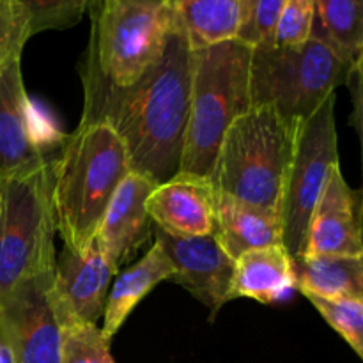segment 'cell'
Returning a JSON list of instances; mask_svg holds the SVG:
<instances>
[{
    "label": "cell",
    "instance_id": "cell-1",
    "mask_svg": "<svg viewBox=\"0 0 363 363\" xmlns=\"http://www.w3.org/2000/svg\"><path fill=\"white\" fill-rule=\"evenodd\" d=\"M85 123H105L126 149L131 172L162 184L179 172L190 110L194 48L174 20L158 62L135 84L113 87L82 66Z\"/></svg>",
    "mask_w": 363,
    "mask_h": 363
},
{
    "label": "cell",
    "instance_id": "cell-2",
    "mask_svg": "<svg viewBox=\"0 0 363 363\" xmlns=\"http://www.w3.org/2000/svg\"><path fill=\"white\" fill-rule=\"evenodd\" d=\"M130 172L126 149L108 124L80 121L64 138L52 165V202L67 250H84L94 240L117 186Z\"/></svg>",
    "mask_w": 363,
    "mask_h": 363
},
{
    "label": "cell",
    "instance_id": "cell-3",
    "mask_svg": "<svg viewBox=\"0 0 363 363\" xmlns=\"http://www.w3.org/2000/svg\"><path fill=\"white\" fill-rule=\"evenodd\" d=\"M303 121H289L273 106H252L220 144L211 183L216 194L282 216L287 174Z\"/></svg>",
    "mask_w": 363,
    "mask_h": 363
},
{
    "label": "cell",
    "instance_id": "cell-4",
    "mask_svg": "<svg viewBox=\"0 0 363 363\" xmlns=\"http://www.w3.org/2000/svg\"><path fill=\"white\" fill-rule=\"evenodd\" d=\"M252 48L238 39L194 50L190 110L177 174L211 179L227 128L250 103Z\"/></svg>",
    "mask_w": 363,
    "mask_h": 363
},
{
    "label": "cell",
    "instance_id": "cell-5",
    "mask_svg": "<svg viewBox=\"0 0 363 363\" xmlns=\"http://www.w3.org/2000/svg\"><path fill=\"white\" fill-rule=\"evenodd\" d=\"M351 66L314 28L301 45H259L250 57V103L273 106L289 121H307L346 84Z\"/></svg>",
    "mask_w": 363,
    "mask_h": 363
},
{
    "label": "cell",
    "instance_id": "cell-6",
    "mask_svg": "<svg viewBox=\"0 0 363 363\" xmlns=\"http://www.w3.org/2000/svg\"><path fill=\"white\" fill-rule=\"evenodd\" d=\"M53 158L0 177V301L21 282L55 268Z\"/></svg>",
    "mask_w": 363,
    "mask_h": 363
},
{
    "label": "cell",
    "instance_id": "cell-7",
    "mask_svg": "<svg viewBox=\"0 0 363 363\" xmlns=\"http://www.w3.org/2000/svg\"><path fill=\"white\" fill-rule=\"evenodd\" d=\"M89 14L84 66L113 87L135 84L158 62L176 20L170 0H103Z\"/></svg>",
    "mask_w": 363,
    "mask_h": 363
},
{
    "label": "cell",
    "instance_id": "cell-8",
    "mask_svg": "<svg viewBox=\"0 0 363 363\" xmlns=\"http://www.w3.org/2000/svg\"><path fill=\"white\" fill-rule=\"evenodd\" d=\"M335 101V94L330 96L314 116L301 123L298 135L282 201V245L291 259L303 254L312 213L330 169L339 165Z\"/></svg>",
    "mask_w": 363,
    "mask_h": 363
},
{
    "label": "cell",
    "instance_id": "cell-9",
    "mask_svg": "<svg viewBox=\"0 0 363 363\" xmlns=\"http://www.w3.org/2000/svg\"><path fill=\"white\" fill-rule=\"evenodd\" d=\"M52 273L14 287L0 301V325L14 363H60V326L50 300Z\"/></svg>",
    "mask_w": 363,
    "mask_h": 363
},
{
    "label": "cell",
    "instance_id": "cell-10",
    "mask_svg": "<svg viewBox=\"0 0 363 363\" xmlns=\"http://www.w3.org/2000/svg\"><path fill=\"white\" fill-rule=\"evenodd\" d=\"M117 269L103 252L98 240L84 250H67L55 259L50 300L59 326L73 323H98L103 318L106 296Z\"/></svg>",
    "mask_w": 363,
    "mask_h": 363
},
{
    "label": "cell",
    "instance_id": "cell-11",
    "mask_svg": "<svg viewBox=\"0 0 363 363\" xmlns=\"http://www.w3.org/2000/svg\"><path fill=\"white\" fill-rule=\"evenodd\" d=\"M155 241L162 245L174 266L170 280L183 286L215 315L230 298L234 261L211 236H174L155 227Z\"/></svg>",
    "mask_w": 363,
    "mask_h": 363
},
{
    "label": "cell",
    "instance_id": "cell-12",
    "mask_svg": "<svg viewBox=\"0 0 363 363\" xmlns=\"http://www.w3.org/2000/svg\"><path fill=\"white\" fill-rule=\"evenodd\" d=\"M303 254L363 257L362 194L346 183L339 165H333L326 177L312 213Z\"/></svg>",
    "mask_w": 363,
    "mask_h": 363
},
{
    "label": "cell",
    "instance_id": "cell-13",
    "mask_svg": "<svg viewBox=\"0 0 363 363\" xmlns=\"http://www.w3.org/2000/svg\"><path fill=\"white\" fill-rule=\"evenodd\" d=\"M53 158L48 140L35 126L21 62L0 73V177L21 172Z\"/></svg>",
    "mask_w": 363,
    "mask_h": 363
},
{
    "label": "cell",
    "instance_id": "cell-14",
    "mask_svg": "<svg viewBox=\"0 0 363 363\" xmlns=\"http://www.w3.org/2000/svg\"><path fill=\"white\" fill-rule=\"evenodd\" d=\"M216 191L211 179L176 174L156 184L147 199L155 227L174 236H211L215 230Z\"/></svg>",
    "mask_w": 363,
    "mask_h": 363
},
{
    "label": "cell",
    "instance_id": "cell-15",
    "mask_svg": "<svg viewBox=\"0 0 363 363\" xmlns=\"http://www.w3.org/2000/svg\"><path fill=\"white\" fill-rule=\"evenodd\" d=\"M155 186L156 183L147 177L130 172L103 215L94 238L117 272L152 234L155 225L149 218L147 199Z\"/></svg>",
    "mask_w": 363,
    "mask_h": 363
},
{
    "label": "cell",
    "instance_id": "cell-16",
    "mask_svg": "<svg viewBox=\"0 0 363 363\" xmlns=\"http://www.w3.org/2000/svg\"><path fill=\"white\" fill-rule=\"evenodd\" d=\"M282 216L279 213L216 194L213 238L233 261L248 250L282 245Z\"/></svg>",
    "mask_w": 363,
    "mask_h": 363
},
{
    "label": "cell",
    "instance_id": "cell-17",
    "mask_svg": "<svg viewBox=\"0 0 363 363\" xmlns=\"http://www.w3.org/2000/svg\"><path fill=\"white\" fill-rule=\"evenodd\" d=\"M174 277V266L167 257L165 250L158 241L152 243L147 254L131 264L130 268L123 269L112 280V286L106 296L105 312H103V328L101 333L106 340H112L126 323L128 315L135 311L138 303L158 286Z\"/></svg>",
    "mask_w": 363,
    "mask_h": 363
},
{
    "label": "cell",
    "instance_id": "cell-18",
    "mask_svg": "<svg viewBox=\"0 0 363 363\" xmlns=\"http://www.w3.org/2000/svg\"><path fill=\"white\" fill-rule=\"evenodd\" d=\"M296 289L291 257L284 245L257 248L234 261L230 298H250L259 303H277Z\"/></svg>",
    "mask_w": 363,
    "mask_h": 363
},
{
    "label": "cell",
    "instance_id": "cell-19",
    "mask_svg": "<svg viewBox=\"0 0 363 363\" xmlns=\"http://www.w3.org/2000/svg\"><path fill=\"white\" fill-rule=\"evenodd\" d=\"M296 289L326 300L363 298V257L300 255L291 259Z\"/></svg>",
    "mask_w": 363,
    "mask_h": 363
},
{
    "label": "cell",
    "instance_id": "cell-20",
    "mask_svg": "<svg viewBox=\"0 0 363 363\" xmlns=\"http://www.w3.org/2000/svg\"><path fill=\"white\" fill-rule=\"evenodd\" d=\"M172 7L194 50L236 39L240 0H174Z\"/></svg>",
    "mask_w": 363,
    "mask_h": 363
},
{
    "label": "cell",
    "instance_id": "cell-21",
    "mask_svg": "<svg viewBox=\"0 0 363 363\" xmlns=\"http://www.w3.org/2000/svg\"><path fill=\"white\" fill-rule=\"evenodd\" d=\"M314 30L350 64L363 59V0H314Z\"/></svg>",
    "mask_w": 363,
    "mask_h": 363
},
{
    "label": "cell",
    "instance_id": "cell-22",
    "mask_svg": "<svg viewBox=\"0 0 363 363\" xmlns=\"http://www.w3.org/2000/svg\"><path fill=\"white\" fill-rule=\"evenodd\" d=\"M60 363H116L110 340L94 323H73L60 328Z\"/></svg>",
    "mask_w": 363,
    "mask_h": 363
},
{
    "label": "cell",
    "instance_id": "cell-23",
    "mask_svg": "<svg viewBox=\"0 0 363 363\" xmlns=\"http://www.w3.org/2000/svg\"><path fill=\"white\" fill-rule=\"evenodd\" d=\"M305 298L350 344L351 350L363 358V298H342V300H326L318 296Z\"/></svg>",
    "mask_w": 363,
    "mask_h": 363
},
{
    "label": "cell",
    "instance_id": "cell-24",
    "mask_svg": "<svg viewBox=\"0 0 363 363\" xmlns=\"http://www.w3.org/2000/svg\"><path fill=\"white\" fill-rule=\"evenodd\" d=\"M30 38V14L21 0H0V73L11 64L21 62V53Z\"/></svg>",
    "mask_w": 363,
    "mask_h": 363
},
{
    "label": "cell",
    "instance_id": "cell-25",
    "mask_svg": "<svg viewBox=\"0 0 363 363\" xmlns=\"http://www.w3.org/2000/svg\"><path fill=\"white\" fill-rule=\"evenodd\" d=\"M287 0H240V30L236 39L255 48L272 38Z\"/></svg>",
    "mask_w": 363,
    "mask_h": 363
},
{
    "label": "cell",
    "instance_id": "cell-26",
    "mask_svg": "<svg viewBox=\"0 0 363 363\" xmlns=\"http://www.w3.org/2000/svg\"><path fill=\"white\" fill-rule=\"evenodd\" d=\"M30 14L32 35L77 25L87 13V0H21Z\"/></svg>",
    "mask_w": 363,
    "mask_h": 363
},
{
    "label": "cell",
    "instance_id": "cell-27",
    "mask_svg": "<svg viewBox=\"0 0 363 363\" xmlns=\"http://www.w3.org/2000/svg\"><path fill=\"white\" fill-rule=\"evenodd\" d=\"M315 20L314 0H287L272 38L266 45L296 46L312 35Z\"/></svg>",
    "mask_w": 363,
    "mask_h": 363
},
{
    "label": "cell",
    "instance_id": "cell-28",
    "mask_svg": "<svg viewBox=\"0 0 363 363\" xmlns=\"http://www.w3.org/2000/svg\"><path fill=\"white\" fill-rule=\"evenodd\" d=\"M346 84L350 85L351 96H353L354 103V117L353 124L358 131H360L362 124V106H360V98H362V62H357L351 66L350 74L346 78Z\"/></svg>",
    "mask_w": 363,
    "mask_h": 363
},
{
    "label": "cell",
    "instance_id": "cell-29",
    "mask_svg": "<svg viewBox=\"0 0 363 363\" xmlns=\"http://www.w3.org/2000/svg\"><path fill=\"white\" fill-rule=\"evenodd\" d=\"M0 363H14L13 350H11V344L7 340L2 325H0Z\"/></svg>",
    "mask_w": 363,
    "mask_h": 363
},
{
    "label": "cell",
    "instance_id": "cell-30",
    "mask_svg": "<svg viewBox=\"0 0 363 363\" xmlns=\"http://www.w3.org/2000/svg\"><path fill=\"white\" fill-rule=\"evenodd\" d=\"M101 2H103V0H87V13H89V11L94 9V7H98Z\"/></svg>",
    "mask_w": 363,
    "mask_h": 363
},
{
    "label": "cell",
    "instance_id": "cell-31",
    "mask_svg": "<svg viewBox=\"0 0 363 363\" xmlns=\"http://www.w3.org/2000/svg\"><path fill=\"white\" fill-rule=\"evenodd\" d=\"M170 2H174V0H170Z\"/></svg>",
    "mask_w": 363,
    "mask_h": 363
}]
</instances>
